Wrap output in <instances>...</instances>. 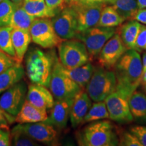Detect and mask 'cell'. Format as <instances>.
<instances>
[{
    "label": "cell",
    "mask_w": 146,
    "mask_h": 146,
    "mask_svg": "<svg viewBox=\"0 0 146 146\" xmlns=\"http://www.w3.org/2000/svg\"><path fill=\"white\" fill-rule=\"evenodd\" d=\"M116 33L114 27L96 26L77 33L75 37L85 44L91 60L98 56L104 45Z\"/></svg>",
    "instance_id": "7"
},
{
    "label": "cell",
    "mask_w": 146,
    "mask_h": 146,
    "mask_svg": "<svg viewBox=\"0 0 146 146\" xmlns=\"http://www.w3.org/2000/svg\"><path fill=\"white\" fill-rule=\"evenodd\" d=\"M54 56L39 48L30 49L26 56V72L31 83L48 87L55 61Z\"/></svg>",
    "instance_id": "2"
},
{
    "label": "cell",
    "mask_w": 146,
    "mask_h": 146,
    "mask_svg": "<svg viewBox=\"0 0 146 146\" xmlns=\"http://www.w3.org/2000/svg\"><path fill=\"white\" fill-rule=\"evenodd\" d=\"M58 46L60 62L65 68H76L90 60L86 46L82 41L67 39Z\"/></svg>",
    "instance_id": "6"
},
{
    "label": "cell",
    "mask_w": 146,
    "mask_h": 146,
    "mask_svg": "<svg viewBox=\"0 0 146 146\" xmlns=\"http://www.w3.org/2000/svg\"><path fill=\"white\" fill-rule=\"evenodd\" d=\"M106 4L112 5L125 20H134L139 10L137 0H108Z\"/></svg>",
    "instance_id": "25"
},
{
    "label": "cell",
    "mask_w": 146,
    "mask_h": 146,
    "mask_svg": "<svg viewBox=\"0 0 146 146\" xmlns=\"http://www.w3.org/2000/svg\"><path fill=\"white\" fill-rule=\"evenodd\" d=\"M116 89V78L114 71L100 66L95 68L86 87V91L91 100L97 102L104 101Z\"/></svg>",
    "instance_id": "4"
},
{
    "label": "cell",
    "mask_w": 146,
    "mask_h": 146,
    "mask_svg": "<svg viewBox=\"0 0 146 146\" xmlns=\"http://www.w3.org/2000/svg\"><path fill=\"white\" fill-rule=\"evenodd\" d=\"M129 104L133 120L146 123V96L135 91L129 99Z\"/></svg>",
    "instance_id": "23"
},
{
    "label": "cell",
    "mask_w": 146,
    "mask_h": 146,
    "mask_svg": "<svg viewBox=\"0 0 146 146\" xmlns=\"http://www.w3.org/2000/svg\"><path fill=\"white\" fill-rule=\"evenodd\" d=\"M12 41L16 53V62L21 63L31 42L30 31L19 29H12Z\"/></svg>",
    "instance_id": "19"
},
{
    "label": "cell",
    "mask_w": 146,
    "mask_h": 146,
    "mask_svg": "<svg viewBox=\"0 0 146 146\" xmlns=\"http://www.w3.org/2000/svg\"><path fill=\"white\" fill-rule=\"evenodd\" d=\"M142 65H143V73L146 70V53H145L143 56L142 60Z\"/></svg>",
    "instance_id": "43"
},
{
    "label": "cell",
    "mask_w": 146,
    "mask_h": 146,
    "mask_svg": "<svg viewBox=\"0 0 146 146\" xmlns=\"http://www.w3.org/2000/svg\"><path fill=\"white\" fill-rule=\"evenodd\" d=\"M66 6H72V5L77 3L79 0H64Z\"/></svg>",
    "instance_id": "41"
},
{
    "label": "cell",
    "mask_w": 146,
    "mask_h": 146,
    "mask_svg": "<svg viewBox=\"0 0 146 146\" xmlns=\"http://www.w3.org/2000/svg\"><path fill=\"white\" fill-rule=\"evenodd\" d=\"M141 25L135 20H131L121 27L120 35L126 47L135 49L137 38Z\"/></svg>",
    "instance_id": "24"
},
{
    "label": "cell",
    "mask_w": 146,
    "mask_h": 146,
    "mask_svg": "<svg viewBox=\"0 0 146 146\" xmlns=\"http://www.w3.org/2000/svg\"><path fill=\"white\" fill-rule=\"evenodd\" d=\"M28 87L24 81H19L0 96V108L15 117L27 100Z\"/></svg>",
    "instance_id": "9"
},
{
    "label": "cell",
    "mask_w": 146,
    "mask_h": 146,
    "mask_svg": "<svg viewBox=\"0 0 146 146\" xmlns=\"http://www.w3.org/2000/svg\"><path fill=\"white\" fill-rule=\"evenodd\" d=\"M142 82L143 83H146V70L143 73V76H142Z\"/></svg>",
    "instance_id": "45"
},
{
    "label": "cell",
    "mask_w": 146,
    "mask_h": 146,
    "mask_svg": "<svg viewBox=\"0 0 146 146\" xmlns=\"http://www.w3.org/2000/svg\"><path fill=\"white\" fill-rule=\"evenodd\" d=\"M114 67L116 91L129 99L142 82L143 65L139 53L135 49H129L120 57Z\"/></svg>",
    "instance_id": "1"
},
{
    "label": "cell",
    "mask_w": 146,
    "mask_h": 146,
    "mask_svg": "<svg viewBox=\"0 0 146 146\" xmlns=\"http://www.w3.org/2000/svg\"><path fill=\"white\" fill-rule=\"evenodd\" d=\"M22 6L35 18H50L57 14L46 4L45 0H24Z\"/></svg>",
    "instance_id": "22"
},
{
    "label": "cell",
    "mask_w": 146,
    "mask_h": 146,
    "mask_svg": "<svg viewBox=\"0 0 146 146\" xmlns=\"http://www.w3.org/2000/svg\"><path fill=\"white\" fill-rule=\"evenodd\" d=\"M16 63L17 62L14 58L0 51V74Z\"/></svg>",
    "instance_id": "35"
},
{
    "label": "cell",
    "mask_w": 146,
    "mask_h": 146,
    "mask_svg": "<svg viewBox=\"0 0 146 146\" xmlns=\"http://www.w3.org/2000/svg\"><path fill=\"white\" fill-rule=\"evenodd\" d=\"M139 9L146 8V0H137Z\"/></svg>",
    "instance_id": "42"
},
{
    "label": "cell",
    "mask_w": 146,
    "mask_h": 146,
    "mask_svg": "<svg viewBox=\"0 0 146 146\" xmlns=\"http://www.w3.org/2000/svg\"><path fill=\"white\" fill-rule=\"evenodd\" d=\"M118 145L123 146H143L137 137L131 132L125 131L120 137Z\"/></svg>",
    "instance_id": "32"
},
{
    "label": "cell",
    "mask_w": 146,
    "mask_h": 146,
    "mask_svg": "<svg viewBox=\"0 0 146 146\" xmlns=\"http://www.w3.org/2000/svg\"><path fill=\"white\" fill-rule=\"evenodd\" d=\"M12 145L14 146H35L37 145L36 141L25 134L23 131L16 127L12 130Z\"/></svg>",
    "instance_id": "31"
},
{
    "label": "cell",
    "mask_w": 146,
    "mask_h": 146,
    "mask_svg": "<svg viewBox=\"0 0 146 146\" xmlns=\"http://www.w3.org/2000/svg\"><path fill=\"white\" fill-rule=\"evenodd\" d=\"M104 102L111 120L123 123L133 121L129 99L124 95L115 91L106 98Z\"/></svg>",
    "instance_id": "11"
},
{
    "label": "cell",
    "mask_w": 146,
    "mask_h": 146,
    "mask_svg": "<svg viewBox=\"0 0 146 146\" xmlns=\"http://www.w3.org/2000/svg\"><path fill=\"white\" fill-rule=\"evenodd\" d=\"M30 33L33 42L45 49L58 46L62 40L56 34L52 21L48 18H35L31 27Z\"/></svg>",
    "instance_id": "8"
},
{
    "label": "cell",
    "mask_w": 146,
    "mask_h": 146,
    "mask_svg": "<svg viewBox=\"0 0 146 146\" xmlns=\"http://www.w3.org/2000/svg\"><path fill=\"white\" fill-rule=\"evenodd\" d=\"M74 98L56 100L51 108L50 116L45 123L59 129L65 128L70 118V113Z\"/></svg>",
    "instance_id": "15"
},
{
    "label": "cell",
    "mask_w": 146,
    "mask_h": 146,
    "mask_svg": "<svg viewBox=\"0 0 146 146\" xmlns=\"http://www.w3.org/2000/svg\"><path fill=\"white\" fill-rule=\"evenodd\" d=\"M144 89H145V91L146 92V83H144Z\"/></svg>",
    "instance_id": "46"
},
{
    "label": "cell",
    "mask_w": 146,
    "mask_h": 146,
    "mask_svg": "<svg viewBox=\"0 0 146 146\" xmlns=\"http://www.w3.org/2000/svg\"><path fill=\"white\" fill-rule=\"evenodd\" d=\"M134 20L143 25H146V8L139 9L135 16Z\"/></svg>",
    "instance_id": "39"
},
{
    "label": "cell",
    "mask_w": 146,
    "mask_h": 146,
    "mask_svg": "<svg viewBox=\"0 0 146 146\" xmlns=\"http://www.w3.org/2000/svg\"><path fill=\"white\" fill-rule=\"evenodd\" d=\"M108 0H79L78 2L83 3H104L106 4Z\"/></svg>",
    "instance_id": "40"
},
{
    "label": "cell",
    "mask_w": 146,
    "mask_h": 146,
    "mask_svg": "<svg viewBox=\"0 0 146 146\" xmlns=\"http://www.w3.org/2000/svg\"><path fill=\"white\" fill-rule=\"evenodd\" d=\"M14 118H14V116L5 112L0 108V129L8 130V123H12L14 121Z\"/></svg>",
    "instance_id": "36"
},
{
    "label": "cell",
    "mask_w": 146,
    "mask_h": 146,
    "mask_svg": "<svg viewBox=\"0 0 146 146\" xmlns=\"http://www.w3.org/2000/svg\"><path fill=\"white\" fill-rule=\"evenodd\" d=\"M48 118L47 110L38 108L29 101L25 102L20 112L15 116L14 121L18 124L45 122Z\"/></svg>",
    "instance_id": "18"
},
{
    "label": "cell",
    "mask_w": 146,
    "mask_h": 146,
    "mask_svg": "<svg viewBox=\"0 0 146 146\" xmlns=\"http://www.w3.org/2000/svg\"><path fill=\"white\" fill-rule=\"evenodd\" d=\"M16 7L10 0H2L0 3V27L10 25Z\"/></svg>",
    "instance_id": "30"
},
{
    "label": "cell",
    "mask_w": 146,
    "mask_h": 146,
    "mask_svg": "<svg viewBox=\"0 0 146 146\" xmlns=\"http://www.w3.org/2000/svg\"><path fill=\"white\" fill-rule=\"evenodd\" d=\"M35 18L30 15L23 6H16L10 25L12 29H19L30 31L31 27Z\"/></svg>",
    "instance_id": "26"
},
{
    "label": "cell",
    "mask_w": 146,
    "mask_h": 146,
    "mask_svg": "<svg viewBox=\"0 0 146 146\" xmlns=\"http://www.w3.org/2000/svg\"><path fill=\"white\" fill-rule=\"evenodd\" d=\"M94 66L90 62H87L81 66L74 68H66L62 66L64 72L71 79L81 87L82 89L86 88L95 70Z\"/></svg>",
    "instance_id": "20"
},
{
    "label": "cell",
    "mask_w": 146,
    "mask_h": 146,
    "mask_svg": "<svg viewBox=\"0 0 146 146\" xmlns=\"http://www.w3.org/2000/svg\"><path fill=\"white\" fill-rule=\"evenodd\" d=\"M11 1L16 5V6H22L24 0H11Z\"/></svg>",
    "instance_id": "44"
},
{
    "label": "cell",
    "mask_w": 146,
    "mask_h": 146,
    "mask_svg": "<svg viewBox=\"0 0 146 146\" xmlns=\"http://www.w3.org/2000/svg\"><path fill=\"white\" fill-rule=\"evenodd\" d=\"M104 3H83L78 2L70 6L75 14L77 31L82 32L97 26Z\"/></svg>",
    "instance_id": "10"
},
{
    "label": "cell",
    "mask_w": 146,
    "mask_h": 146,
    "mask_svg": "<svg viewBox=\"0 0 146 146\" xmlns=\"http://www.w3.org/2000/svg\"><path fill=\"white\" fill-rule=\"evenodd\" d=\"M16 127L29 137L41 143H50L57 137V131L54 126L45 122L19 124Z\"/></svg>",
    "instance_id": "14"
},
{
    "label": "cell",
    "mask_w": 146,
    "mask_h": 146,
    "mask_svg": "<svg viewBox=\"0 0 146 146\" xmlns=\"http://www.w3.org/2000/svg\"><path fill=\"white\" fill-rule=\"evenodd\" d=\"M91 100L83 89L74 97L70 113V123L73 128L83 123L84 118L91 106Z\"/></svg>",
    "instance_id": "17"
},
{
    "label": "cell",
    "mask_w": 146,
    "mask_h": 146,
    "mask_svg": "<svg viewBox=\"0 0 146 146\" xmlns=\"http://www.w3.org/2000/svg\"><path fill=\"white\" fill-rule=\"evenodd\" d=\"M135 50L137 52H141L146 50V26L142 25L139 32L137 38Z\"/></svg>",
    "instance_id": "33"
},
{
    "label": "cell",
    "mask_w": 146,
    "mask_h": 146,
    "mask_svg": "<svg viewBox=\"0 0 146 146\" xmlns=\"http://www.w3.org/2000/svg\"><path fill=\"white\" fill-rule=\"evenodd\" d=\"M25 73V69L21 63H16L1 72L0 74V96L14 84L21 81Z\"/></svg>",
    "instance_id": "21"
},
{
    "label": "cell",
    "mask_w": 146,
    "mask_h": 146,
    "mask_svg": "<svg viewBox=\"0 0 146 146\" xmlns=\"http://www.w3.org/2000/svg\"><path fill=\"white\" fill-rule=\"evenodd\" d=\"M48 87L56 100L74 98L82 90L76 82L64 72L62 64L57 58L53 67Z\"/></svg>",
    "instance_id": "5"
},
{
    "label": "cell",
    "mask_w": 146,
    "mask_h": 146,
    "mask_svg": "<svg viewBox=\"0 0 146 146\" xmlns=\"http://www.w3.org/2000/svg\"><path fill=\"white\" fill-rule=\"evenodd\" d=\"M1 1H2V0H0V3H1Z\"/></svg>",
    "instance_id": "47"
},
{
    "label": "cell",
    "mask_w": 146,
    "mask_h": 146,
    "mask_svg": "<svg viewBox=\"0 0 146 146\" xmlns=\"http://www.w3.org/2000/svg\"><path fill=\"white\" fill-rule=\"evenodd\" d=\"M10 134L8 130L0 129V146L11 145Z\"/></svg>",
    "instance_id": "38"
},
{
    "label": "cell",
    "mask_w": 146,
    "mask_h": 146,
    "mask_svg": "<svg viewBox=\"0 0 146 146\" xmlns=\"http://www.w3.org/2000/svg\"><path fill=\"white\" fill-rule=\"evenodd\" d=\"M125 20L118 13L112 5L104 7L97 26L103 27H116L122 25Z\"/></svg>",
    "instance_id": "27"
},
{
    "label": "cell",
    "mask_w": 146,
    "mask_h": 146,
    "mask_svg": "<svg viewBox=\"0 0 146 146\" xmlns=\"http://www.w3.org/2000/svg\"><path fill=\"white\" fill-rule=\"evenodd\" d=\"M52 23L56 34L62 39H72L77 34V22L74 10L66 6L52 18Z\"/></svg>",
    "instance_id": "12"
},
{
    "label": "cell",
    "mask_w": 146,
    "mask_h": 146,
    "mask_svg": "<svg viewBox=\"0 0 146 146\" xmlns=\"http://www.w3.org/2000/svg\"><path fill=\"white\" fill-rule=\"evenodd\" d=\"M46 4L57 13L66 7L64 0H45Z\"/></svg>",
    "instance_id": "37"
},
{
    "label": "cell",
    "mask_w": 146,
    "mask_h": 146,
    "mask_svg": "<svg viewBox=\"0 0 146 146\" xmlns=\"http://www.w3.org/2000/svg\"><path fill=\"white\" fill-rule=\"evenodd\" d=\"M130 132L137 137L142 145L146 146V126H133L130 129Z\"/></svg>",
    "instance_id": "34"
},
{
    "label": "cell",
    "mask_w": 146,
    "mask_h": 146,
    "mask_svg": "<svg viewBox=\"0 0 146 146\" xmlns=\"http://www.w3.org/2000/svg\"><path fill=\"white\" fill-rule=\"evenodd\" d=\"M27 100L34 106L45 110L52 108L55 102L54 96L47 87L34 83L28 87Z\"/></svg>",
    "instance_id": "16"
},
{
    "label": "cell",
    "mask_w": 146,
    "mask_h": 146,
    "mask_svg": "<svg viewBox=\"0 0 146 146\" xmlns=\"http://www.w3.org/2000/svg\"><path fill=\"white\" fill-rule=\"evenodd\" d=\"M127 50L120 34L116 33L102 49L98 56V63L103 68H112Z\"/></svg>",
    "instance_id": "13"
},
{
    "label": "cell",
    "mask_w": 146,
    "mask_h": 146,
    "mask_svg": "<svg viewBox=\"0 0 146 146\" xmlns=\"http://www.w3.org/2000/svg\"><path fill=\"white\" fill-rule=\"evenodd\" d=\"M12 31L10 26L0 27V51L14 58L16 62V53L12 45Z\"/></svg>",
    "instance_id": "28"
},
{
    "label": "cell",
    "mask_w": 146,
    "mask_h": 146,
    "mask_svg": "<svg viewBox=\"0 0 146 146\" xmlns=\"http://www.w3.org/2000/svg\"><path fill=\"white\" fill-rule=\"evenodd\" d=\"M78 143L83 146H113L118 143L114 126L108 120L95 122L79 133Z\"/></svg>",
    "instance_id": "3"
},
{
    "label": "cell",
    "mask_w": 146,
    "mask_h": 146,
    "mask_svg": "<svg viewBox=\"0 0 146 146\" xmlns=\"http://www.w3.org/2000/svg\"><path fill=\"white\" fill-rule=\"evenodd\" d=\"M109 118V113L104 101L95 102L89 109L83 123L95 122L100 120Z\"/></svg>",
    "instance_id": "29"
}]
</instances>
